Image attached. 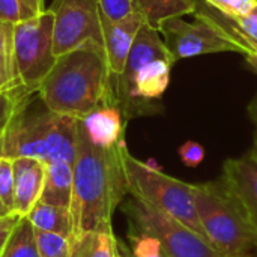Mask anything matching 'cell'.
<instances>
[{
  "mask_svg": "<svg viewBox=\"0 0 257 257\" xmlns=\"http://www.w3.org/2000/svg\"><path fill=\"white\" fill-rule=\"evenodd\" d=\"M53 29L54 14L50 8L15 23L14 47L18 77L32 90L39 87L57 60L53 50Z\"/></svg>",
  "mask_w": 257,
  "mask_h": 257,
  "instance_id": "obj_7",
  "label": "cell"
},
{
  "mask_svg": "<svg viewBox=\"0 0 257 257\" xmlns=\"http://www.w3.org/2000/svg\"><path fill=\"white\" fill-rule=\"evenodd\" d=\"M197 217L208 242L221 257H257V230L226 182L194 184Z\"/></svg>",
  "mask_w": 257,
  "mask_h": 257,
  "instance_id": "obj_4",
  "label": "cell"
},
{
  "mask_svg": "<svg viewBox=\"0 0 257 257\" xmlns=\"http://www.w3.org/2000/svg\"><path fill=\"white\" fill-rule=\"evenodd\" d=\"M247 113L251 119V122L254 123V126L257 128V93L254 95V98L250 101L248 107H247Z\"/></svg>",
  "mask_w": 257,
  "mask_h": 257,
  "instance_id": "obj_31",
  "label": "cell"
},
{
  "mask_svg": "<svg viewBox=\"0 0 257 257\" xmlns=\"http://www.w3.org/2000/svg\"><path fill=\"white\" fill-rule=\"evenodd\" d=\"M53 50L56 57L86 44L104 47L99 0H54Z\"/></svg>",
  "mask_w": 257,
  "mask_h": 257,
  "instance_id": "obj_8",
  "label": "cell"
},
{
  "mask_svg": "<svg viewBox=\"0 0 257 257\" xmlns=\"http://www.w3.org/2000/svg\"><path fill=\"white\" fill-rule=\"evenodd\" d=\"M0 199L12 212L14 209V161L0 157Z\"/></svg>",
  "mask_w": 257,
  "mask_h": 257,
  "instance_id": "obj_24",
  "label": "cell"
},
{
  "mask_svg": "<svg viewBox=\"0 0 257 257\" xmlns=\"http://www.w3.org/2000/svg\"><path fill=\"white\" fill-rule=\"evenodd\" d=\"M221 179L242 203L251 224L257 230V160L251 152L230 158L223 166Z\"/></svg>",
  "mask_w": 257,
  "mask_h": 257,
  "instance_id": "obj_13",
  "label": "cell"
},
{
  "mask_svg": "<svg viewBox=\"0 0 257 257\" xmlns=\"http://www.w3.org/2000/svg\"><path fill=\"white\" fill-rule=\"evenodd\" d=\"M78 119L47 108L33 92L12 117L3 143V157H32L41 161L74 163Z\"/></svg>",
  "mask_w": 257,
  "mask_h": 257,
  "instance_id": "obj_3",
  "label": "cell"
},
{
  "mask_svg": "<svg viewBox=\"0 0 257 257\" xmlns=\"http://www.w3.org/2000/svg\"><path fill=\"white\" fill-rule=\"evenodd\" d=\"M81 122L90 142L99 148H113L125 140L123 133L126 119L116 105H101L83 117Z\"/></svg>",
  "mask_w": 257,
  "mask_h": 257,
  "instance_id": "obj_15",
  "label": "cell"
},
{
  "mask_svg": "<svg viewBox=\"0 0 257 257\" xmlns=\"http://www.w3.org/2000/svg\"><path fill=\"white\" fill-rule=\"evenodd\" d=\"M125 140L113 148L90 142L81 119L77 122L74 190L71 202L72 235L84 232H113V215L128 191L123 166Z\"/></svg>",
  "mask_w": 257,
  "mask_h": 257,
  "instance_id": "obj_1",
  "label": "cell"
},
{
  "mask_svg": "<svg viewBox=\"0 0 257 257\" xmlns=\"http://www.w3.org/2000/svg\"><path fill=\"white\" fill-rule=\"evenodd\" d=\"M0 257H2V254H0Z\"/></svg>",
  "mask_w": 257,
  "mask_h": 257,
  "instance_id": "obj_37",
  "label": "cell"
},
{
  "mask_svg": "<svg viewBox=\"0 0 257 257\" xmlns=\"http://www.w3.org/2000/svg\"><path fill=\"white\" fill-rule=\"evenodd\" d=\"M155 59H167L175 65L164 41L161 39L158 29H154L145 23L136 35V39L131 45L122 75L116 78L110 77V90H111L110 104L111 105H116L119 108L122 107V104L125 102L128 96L133 78L137 74V71Z\"/></svg>",
  "mask_w": 257,
  "mask_h": 257,
  "instance_id": "obj_10",
  "label": "cell"
},
{
  "mask_svg": "<svg viewBox=\"0 0 257 257\" xmlns=\"http://www.w3.org/2000/svg\"><path fill=\"white\" fill-rule=\"evenodd\" d=\"M123 166L128 191L133 197L179 220L206 239L196 211L193 184L175 179L160 170H152L143 161L133 157L128 148L123 151Z\"/></svg>",
  "mask_w": 257,
  "mask_h": 257,
  "instance_id": "obj_5",
  "label": "cell"
},
{
  "mask_svg": "<svg viewBox=\"0 0 257 257\" xmlns=\"http://www.w3.org/2000/svg\"><path fill=\"white\" fill-rule=\"evenodd\" d=\"M68 257H120L113 232H84L69 238Z\"/></svg>",
  "mask_w": 257,
  "mask_h": 257,
  "instance_id": "obj_17",
  "label": "cell"
},
{
  "mask_svg": "<svg viewBox=\"0 0 257 257\" xmlns=\"http://www.w3.org/2000/svg\"><path fill=\"white\" fill-rule=\"evenodd\" d=\"M2 257H39L35 229L26 217H23L12 230Z\"/></svg>",
  "mask_w": 257,
  "mask_h": 257,
  "instance_id": "obj_21",
  "label": "cell"
},
{
  "mask_svg": "<svg viewBox=\"0 0 257 257\" xmlns=\"http://www.w3.org/2000/svg\"><path fill=\"white\" fill-rule=\"evenodd\" d=\"M11 214V211L8 209V206L3 203V200L0 199V218H3V217H6V215H9Z\"/></svg>",
  "mask_w": 257,
  "mask_h": 257,
  "instance_id": "obj_34",
  "label": "cell"
},
{
  "mask_svg": "<svg viewBox=\"0 0 257 257\" xmlns=\"http://www.w3.org/2000/svg\"><path fill=\"white\" fill-rule=\"evenodd\" d=\"M245 62H247L248 68L257 74V54H247L245 56Z\"/></svg>",
  "mask_w": 257,
  "mask_h": 257,
  "instance_id": "obj_32",
  "label": "cell"
},
{
  "mask_svg": "<svg viewBox=\"0 0 257 257\" xmlns=\"http://www.w3.org/2000/svg\"><path fill=\"white\" fill-rule=\"evenodd\" d=\"M178 154H179L181 161L187 167H191V169L200 166L205 160V148L194 140H188L184 145H181V148L178 149Z\"/></svg>",
  "mask_w": 257,
  "mask_h": 257,
  "instance_id": "obj_27",
  "label": "cell"
},
{
  "mask_svg": "<svg viewBox=\"0 0 257 257\" xmlns=\"http://www.w3.org/2000/svg\"><path fill=\"white\" fill-rule=\"evenodd\" d=\"M33 92L36 90H32L26 87L24 84H18L12 89L0 92V157H3L5 134L12 117Z\"/></svg>",
  "mask_w": 257,
  "mask_h": 257,
  "instance_id": "obj_22",
  "label": "cell"
},
{
  "mask_svg": "<svg viewBox=\"0 0 257 257\" xmlns=\"http://www.w3.org/2000/svg\"><path fill=\"white\" fill-rule=\"evenodd\" d=\"M152 257H166L164 254H161V256H152Z\"/></svg>",
  "mask_w": 257,
  "mask_h": 257,
  "instance_id": "obj_36",
  "label": "cell"
},
{
  "mask_svg": "<svg viewBox=\"0 0 257 257\" xmlns=\"http://www.w3.org/2000/svg\"><path fill=\"white\" fill-rule=\"evenodd\" d=\"M250 152L256 157V160H257V128H256V133H254V139H253V148L250 149Z\"/></svg>",
  "mask_w": 257,
  "mask_h": 257,
  "instance_id": "obj_35",
  "label": "cell"
},
{
  "mask_svg": "<svg viewBox=\"0 0 257 257\" xmlns=\"http://www.w3.org/2000/svg\"><path fill=\"white\" fill-rule=\"evenodd\" d=\"M110 77L104 47L86 44L59 56L36 92L51 111L83 119L111 102Z\"/></svg>",
  "mask_w": 257,
  "mask_h": 257,
  "instance_id": "obj_2",
  "label": "cell"
},
{
  "mask_svg": "<svg viewBox=\"0 0 257 257\" xmlns=\"http://www.w3.org/2000/svg\"><path fill=\"white\" fill-rule=\"evenodd\" d=\"M99 11L110 23H117L136 12L133 0H99Z\"/></svg>",
  "mask_w": 257,
  "mask_h": 257,
  "instance_id": "obj_25",
  "label": "cell"
},
{
  "mask_svg": "<svg viewBox=\"0 0 257 257\" xmlns=\"http://www.w3.org/2000/svg\"><path fill=\"white\" fill-rule=\"evenodd\" d=\"M143 24H145V18L137 11L117 23H110L101 14L104 51H105L107 65L111 78L122 75L131 45L136 39L137 32Z\"/></svg>",
  "mask_w": 257,
  "mask_h": 257,
  "instance_id": "obj_12",
  "label": "cell"
},
{
  "mask_svg": "<svg viewBox=\"0 0 257 257\" xmlns=\"http://www.w3.org/2000/svg\"><path fill=\"white\" fill-rule=\"evenodd\" d=\"M123 214L128 218V233L155 236L166 257H221L191 227L133 196L125 203Z\"/></svg>",
  "mask_w": 257,
  "mask_h": 257,
  "instance_id": "obj_6",
  "label": "cell"
},
{
  "mask_svg": "<svg viewBox=\"0 0 257 257\" xmlns=\"http://www.w3.org/2000/svg\"><path fill=\"white\" fill-rule=\"evenodd\" d=\"M23 217L17 212H11L9 215L0 218V254L3 253L8 241H9V236L12 233V230L15 229V226L18 224V221L21 220Z\"/></svg>",
  "mask_w": 257,
  "mask_h": 257,
  "instance_id": "obj_28",
  "label": "cell"
},
{
  "mask_svg": "<svg viewBox=\"0 0 257 257\" xmlns=\"http://www.w3.org/2000/svg\"><path fill=\"white\" fill-rule=\"evenodd\" d=\"M74 190V169L66 161H51L45 164V181L41 200L69 209Z\"/></svg>",
  "mask_w": 257,
  "mask_h": 257,
  "instance_id": "obj_16",
  "label": "cell"
},
{
  "mask_svg": "<svg viewBox=\"0 0 257 257\" xmlns=\"http://www.w3.org/2000/svg\"><path fill=\"white\" fill-rule=\"evenodd\" d=\"M14 161V209L12 212L26 217L30 209L41 200L45 181V163L32 158L20 157Z\"/></svg>",
  "mask_w": 257,
  "mask_h": 257,
  "instance_id": "obj_14",
  "label": "cell"
},
{
  "mask_svg": "<svg viewBox=\"0 0 257 257\" xmlns=\"http://www.w3.org/2000/svg\"><path fill=\"white\" fill-rule=\"evenodd\" d=\"M14 30L15 23L0 18V92L23 84L15 62Z\"/></svg>",
  "mask_w": 257,
  "mask_h": 257,
  "instance_id": "obj_20",
  "label": "cell"
},
{
  "mask_svg": "<svg viewBox=\"0 0 257 257\" xmlns=\"http://www.w3.org/2000/svg\"><path fill=\"white\" fill-rule=\"evenodd\" d=\"M145 164H146L148 167H151L152 170H160V172H163V167L158 166V163H157L155 160H148V161H145Z\"/></svg>",
  "mask_w": 257,
  "mask_h": 257,
  "instance_id": "obj_33",
  "label": "cell"
},
{
  "mask_svg": "<svg viewBox=\"0 0 257 257\" xmlns=\"http://www.w3.org/2000/svg\"><path fill=\"white\" fill-rule=\"evenodd\" d=\"M0 18L12 23H18L20 20H23L18 0H0Z\"/></svg>",
  "mask_w": 257,
  "mask_h": 257,
  "instance_id": "obj_29",
  "label": "cell"
},
{
  "mask_svg": "<svg viewBox=\"0 0 257 257\" xmlns=\"http://www.w3.org/2000/svg\"><path fill=\"white\" fill-rule=\"evenodd\" d=\"M194 18V23H188L182 17H172L158 26V32L175 63L181 59L209 53H239V48L224 38L218 29L202 18Z\"/></svg>",
  "mask_w": 257,
  "mask_h": 257,
  "instance_id": "obj_9",
  "label": "cell"
},
{
  "mask_svg": "<svg viewBox=\"0 0 257 257\" xmlns=\"http://www.w3.org/2000/svg\"><path fill=\"white\" fill-rule=\"evenodd\" d=\"M196 8L191 15L202 18L218 29L224 38L239 48L244 56L257 54V3L245 15L229 17L211 6L205 0H194Z\"/></svg>",
  "mask_w": 257,
  "mask_h": 257,
  "instance_id": "obj_11",
  "label": "cell"
},
{
  "mask_svg": "<svg viewBox=\"0 0 257 257\" xmlns=\"http://www.w3.org/2000/svg\"><path fill=\"white\" fill-rule=\"evenodd\" d=\"M221 14L229 17H241L248 14L254 6L257 0H205Z\"/></svg>",
  "mask_w": 257,
  "mask_h": 257,
  "instance_id": "obj_26",
  "label": "cell"
},
{
  "mask_svg": "<svg viewBox=\"0 0 257 257\" xmlns=\"http://www.w3.org/2000/svg\"><path fill=\"white\" fill-rule=\"evenodd\" d=\"M134 8L145 18V23L154 29L172 17H182L193 14L196 8L194 0H133Z\"/></svg>",
  "mask_w": 257,
  "mask_h": 257,
  "instance_id": "obj_19",
  "label": "cell"
},
{
  "mask_svg": "<svg viewBox=\"0 0 257 257\" xmlns=\"http://www.w3.org/2000/svg\"><path fill=\"white\" fill-rule=\"evenodd\" d=\"M26 218L36 230L51 232L66 238H71L72 235V217L71 211L66 208L38 202Z\"/></svg>",
  "mask_w": 257,
  "mask_h": 257,
  "instance_id": "obj_18",
  "label": "cell"
},
{
  "mask_svg": "<svg viewBox=\"0 0 257 257\" xmlns=\"http://www.w3.org/2000/svg\"><path fill=\"white\" fill-rule=\"evenodd\" d=\"M18 5H20V11H21L23 20L35 17V15H38V14L45 11L44 0H18Z\"/></svg>",
  "mask_w": 257,
  "mask_h": 257,
  "instance_id": "obj_30",
  "label": "cell"
},
{
  "mask_svg": "<svg viewBox=\"0 0 257 257\" xmlns=\"http://www.w3.org/2000/svg\"><path fill=\"white\" fill-rule=\"evenodd\" d=\"M35 239H36L39 257L69 256V238L66 236L35 229Z\"/></svg>",
  "mask_w": 257,
  "mask_h": 257,
  "instance_id": "obj_23",
  "label": "cell"
}]
</instances>
